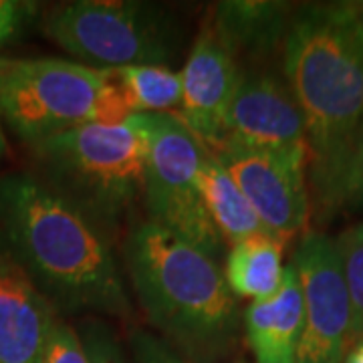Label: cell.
I'll list each match as a JSON object with an SVG mask.
<instances>
[{
  "label": "cell",
  "mask_w": 363,
  "mask_h": 363,
  "mask_svg": "<svg viewBox=\"0 0 363 363\" xmlns=\"http://www.w3.org/2000/svg\"><path fill=\"white\" fill-rule=\"evenodd\" d=\"M341 272L351 307V339H363V222L345 228L335 238Z\"/></svg>",
  "instance_id": "cell-18"
},
{
  "label": "cell",
  "mask_w": 363,
  "mask_h": 363,
  "mask_svg": "<svg viewBox=\"0 0 363 363\" xmlns=\"http://www.w3.org/2000/svg\"><path fill=\"white\" fill-rule=\"evenodd\" d=\"M242 69L214 30L204 26L180 73L182 121L208 145L220 142L226 116L242 81Z\"/></svg>",
  "instance_id": "cell-11"
},
{
  "label": "cell",
  "mask_w": 363,
  "mask_h": 363,
  "mask_svg": "<svg viewBox=\"0 0 363 363\" xmlns=\"http://www.w3.org/2000/svg\"><path fill=\"white\" fill-rule=\"evenodd\" d=\"M343 363H363V339L353 341V345L345 351Z\"/></svg>",
  "instance_id": "cell-24"
},
{
  "label": "cell",
  "mask_w": 363,
  "mask_h": 363,
  "mask_svg": "<svg viewBox=\"0 0 363 363\" xmlns=\"http://www.w3.org/2000/svg\"><path fill=\"white\" fill-rule=\"evenodd\" d=\"M351 4H353V9H355L357 16H359V21L363 23V0H359V2H351Z\"/></svg>",
  "instance_id": "cell-26"
},
{
  "label": "cell",
  "mask_w": 363,
  "mask_h": 363,
  "mask_svg": "<svg viewBox=\"0 0 363 363\" xmlns=\"http://www.w3.org/2000/svg\"><path fill=\"white\" fill-rule=\"evenodd\" d=\"M116 81L121 99L135 113H169L180 107L182 79L169 67L133 65L107 69Z\"/></svg>",
  "instance_id": "cell-17"
},
{
  "label": "cell",
  "mask_w": 363,
  "mask_h": 363,
  "mask_svg": "<svg viewBox=\"0 0 363 363\" xmlns=\"http://www.w3.org/2000/svg\"><path fill=\"white\" fill-rule=\"evenodd\" d=\"M303 289V329L295 363H343L351 341V307L335 238L303 236L291 260Z\"/></svg>",
  "instance_id": "cell-8"
},
{
  "label": "cell",
  "mask_w": 363,
  "mask_h": 363,
  "mask_svg": "<svg viewBox=\"0 0 363 363\" xmlns=\"http://www.w3.org/2000/svg\"><path fill=\"white\" fill-rule=\"evenodd\" d=\"M130 116L107 69L0 57V119L28 145L85 123H117Z\"/></svg>",
  "instance_id": "cell-5"
},
{
  "label": "cell",
  "mask_w": 363,
  "mask_h": 363,
  "mask_svg": "<svg viewBox=\"0 0 363 363\" xmlns=\"http://www.w3.org/2000/svg\"><path fill=\"white\" fill-rule=\"evenodd\" d=\"M37 2L0 0V45L9 43L37 13Z\"/></svg>",
  "instance_id": "cell-22"
},
{
  "label": "cell",
  "mask_w": 363,
  "mask_h": 363,
  "mask_svg": "<svg viewBox=\"0 0 363 363\" xmlns=\"http://www.w3.org/2000/svg\"><path fill=\"white\" fill-rule=\"evenodd\" d=\"M130 347L135 363H192L166 339L145 329H131Z\"/></svg>",
  "instance_id": "cell-20"
},
{
  "label": "cell",
  "mask_w": 363,
  "mask_h": 363,
  "mask_svg": "<svg viewBox=\"0 0 363 363\" xmlns=\"http://www.w3.org/2000/svg\"><path fill=\"white\" fill-rule=\"evenodd\" d=\"M55 305L21 267L0 255V363H40Z\"/></svg>",
  "instance_id": "cell-12"
},
{
  "label": "cell",
  "mask_w": 363,
  "mask_h": 363,
  "mask_svg": "<svg viewBox=\"0 0 363 363\" xmlns=\"http://www.w3.org/2000/svg\"><path fill=\"white\" fill-rule=\"evenodd\" d=\"M283 47V77L305 123L309 198L327 220L350 202L363 142V23L351 2L305 4Z\"/></svg>",
  "instance_id": "cell-1"
},
{
  "label": "cell",
  "mask_w": 363,
  "mask_h": 363,
  "mask_svg": "<svg viewBox=\"0 0 363 363\" xmlns=\"http://www.w3.org/2000/svg\"><path fill=\"white\" fill-rule=\"evenodd\" d=\"M79 337L89 363H130L111 327L99 319H87L79 327Z\"/></svg>",
  "instance_id": "cell-19"
},
{
  "label": "cell",
  "mask_w": 363,
  "mask_h": 363,
  "mask_svg": "<svg viewBox=\"0 0 363 363\" xmlns=\"http://www.w3.org/2000/svg\"><path fill=\"white\" fill-rule=\"evenodd\" d=\"M208 150L247 196L271 236L285 245L305 230L311 214L305 160L228 140L208 145Z\"/></svg>",
  "instance_id": "cell-9"
},
{
  "label": "cell",
  "mask_w": 363,
  "mask_h": 363,
  "mask_svg": "<svg viewBox=\"0 0 363 363\" xmlns=\"http://www.w3.org/2000/svg\"><path fill=\"white\" fill-rule=\"evenodd\" d=\"M40 180L67 196L109 233L143 198L147 143L131 121L85 123L30 145Z\"/></svg>",
  "instance_id": "cell-4"
},
{
  "label": "cell",
  "mask_w": 363,
  "mask_h": 363,
  "mask_svg": "<svg viewBox=\"0 0 363 363\" xmlns=\"http://www.w3.org/2000/svg\"><path fill=\"white\" fill-rule=\"evenodd\" d=\"M123 262L143 313L168 343L196 357L233 343L238 301L218 260L147 218L130 226Z\"/></svg>",
  "instance_id": "cell-3"
},
{
  "label": "cell",
  "mask_w": 363,
  "mask_h": 363,
  "mask_svg": "<svg viewBox=\"0 0 363 363\" xmlns=\"http://www.w3.org/2000/svg\"><path fill=\"white\" fill-rule=\"evenodd\" d=\"M111 236L39 176H0V255L21 267L55 309L133 315Z\"/></svg>",
  "instance_id": "cell-2"
},
{
  "label": "cell",
  "mask_w": 363,
  "mask_h": 363,
  "mask_svg": "<svg viewBox=\"0 0 363 363\" xmlns=\"http://www.w3.org/2000/svg\"><path fill=\"white\" fill-rule=\"evenodd\" d=\"M130 119L147 143L143 202L150 220L220 262L228 247L210 220L198 188L206 145L174 113H135Z\"/></svg>",
  "instance_id": "cell-7"
},
{
  "label": "cell",
  "mask_w": 363,
  "mask_h": 363,
  "mask_svg": "<svg viewBox=\"0 0 363 363\" xmlns=\"http://www.w3.org/2000/svg\"><path fill=\"white\" fill-rule=\"evenodd\" d=\"M248 350L257 363H295L303 329V289L297 267L289 262L272 297L252 301L242 315Z\"/></svg>",
  "instance_id": "cell-13"
},
{
  "label": "cell",
  "mask_w": 363,
  "mask_h": 363,
  "mask_svg": "<svg viewBox=\"0 0 363 363\" xmlns=\"http://www.w3.org/2000/svg\"><path fill=\"white\" fill-rule=\"evenodd\" d=\"M40 363H89L87 362V353L81 343L79 333L69 327L65 321L57 319V323L52 327L47 347L43 353V362Z\"/></svg>",
  "instance_id": "cell-21"
},
{
  "label": "cell",
  "mask_w": 363,
  "mask_h": 363,
  "mask_svg": "<svg viewBox=\"0 0 363 363\" xmlns=\"http://www.w3.org/2000/svg\"><path fill=\"white\" fill-rule=\"evenodd\" d=\"M9 156V143H6V135H4V128H2V119H0V164Z\"/></svg>",
  "instance_id": "cell-25"
},
{
  "label": "cell",
  "mask_w": 363,
  "mask_h": 363,
  "mask_svg": "<svg viewBox=\"0 0 363 363\" xmlns=\"http://www.w3.org/2000/svg\"><path fill=\"white\" fill-rule=\"evenodd\" d=\"M283 248L271 234H255L230 247L224 264V279L234 297H272L283 283Z\"/></svg>",
  "instance_id": "cell-16"
},
{
  "label": "cell",
  "mask_w": 363,
  "mask_h": 363,
  "mask_svg": "<svg viewBox=\"0 0 363 363\" xmlns=\"http://www.w3.org/2000/svg\"><path fill=\"white\" fill-rule=\"evenodd\" d=\"M295 11L289 2L277 0H228L214 6L208 26L234 57L240 52L264 57L285 45Z\"/></svg>",
  "instance_id": "cell-14"
},
{
  "label": "cell",
  "mask_w": 363,
  "mask_h": 363,
  "mask_svg": "<svg viewBox=\"0 0 363 363\" xmlns=\"http://www.w3.org/2000/svg\"><path fill=\"white\" fill-rule=\"evenodd\" d=\"M222 140L305 160L309 166L305 123L297 99L285 77L271 71L242 73Z\"/></svg>",
  "instance_id": "cell-10"
},
{
  "label": "cell",
  "mask_w": 363,
  "mask_h": 363,
  "mask_svg": "<svg viewBox=\"0 0 363 363\" xmlns=\"http://www.w3.org/2000/svg\"><path fill=\"white\" fill-rule=\"evenodd\" d=\"M47 37L93 69L168 67L180 40L168 14L147 2L71 0L45 14Z\"/></svg>",
  "instance_id": "cell-6"
},
{
  "label": "cell",
  "mask_w": 363,
  "mask_h": 363,
  "mask_svg": "<svg viewBox=\"0 0 363 363\" xmlns=\"http://www.w3.org/2000/svg\"><path fill=\"white\" fill-rule=\"evenodd\" d=\"M198 188L208 216L226 247H234L236 242L255 234H269L257 212L248 204L247 196L210 150L198 172Z\"/></svg>",
  "instance_id": "cell-15"
},
{
  "label": "cell",
  "mask_w": 363,
  "mask_h": 363,
  "mask_svg": "<svg viewBox=\"0 0 363 363\" xmlns=\"http://www.w3.org/2000/svg\"><path fill=\"white\" fill-rule=\"evenodd\" d=\"M350 202H355L363 208V142L359 147V156H357V164H355V172H353V184H351V196Z\"/></svg>",
  "instance_id": "cell-23"
}]
</instances>
